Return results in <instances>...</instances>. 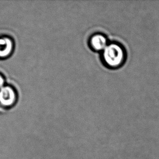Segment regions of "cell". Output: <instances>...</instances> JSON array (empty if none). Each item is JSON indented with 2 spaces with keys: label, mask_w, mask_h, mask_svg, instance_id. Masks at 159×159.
Returning <instances> with one entry per match:
<instances>
[{
  "label": "cell",
  "mask_w": 159,
  "mask_h": 159,
  "mask_svg": "<svg viewBox=\"0 0 159 159\" xmlns=\"http://www.w3.org/2000/svg\"><path fill=\"white\" fill-rule=\"evenodd\" d=\"M17 100L18 93L14 86L6 84L0 89V111L14 107Z\"/></svg>",
  "instance_id": "7a4b0ae2"
},
{
  "label": "cell",
  "mask_w": 159,
  "mask_h": 159,
  "mask_svg": "<svg viewBox=\"0 0 159 159\" xmlns=\"http://www.w3.org/2000/svg\"><path fill=\"white\" fill-rule=\"evenodd\" d=\"M103 55L106 64L112 67L120 66L124 60V51L117 43L108 45L104 50Z\"/></svg>",
  "instance_id": "6da1fadb"
},
{
  "label": "cell",
  "mask_w": 159,
  "mask_h": 159,
  "mask_svg": "<svg viewBox=\"0 0 159 159\" xmlns=\"http://www.w3.org/2000/svg\"><path fill=\"white\" fill-rule=\"evenodd\" d=\"M6 78L3 73L0 71V89L6 85Z\"/></svg>",
  "instance_id": "5b68a950"
},
{
  "label": "cell",
  "mask_w": 159,
  "mask_h": 159,
  "mask_svg": "<svg viewBox=\"0 0 159 159\" xmlns=\"http://www.w3.org/2000/svg\"><path fill=\"white\" fill-rule=\"evenodd\" d=\"M90 45L96 51H104L108 45L107 39L105 36L101 34L93 35L90 39Z\"/></svg>",
  "instance_id": "277c9868"
},
{
  "label": "cell",
  "mask_w": 159,
  "mask_h": 159,
  "mask_svg": "<svg viewBox=\"0 0 159 159\" xmlns=\"http://www.w3.org/2000/svg\"><path fill=\"white\" fill-rule=\"evenodd\" d=\"M14 40L9 35H0V59L10 57L15 49Z\"/></svg>",
  "instance_id": "3957f363"
}]
</instances>
